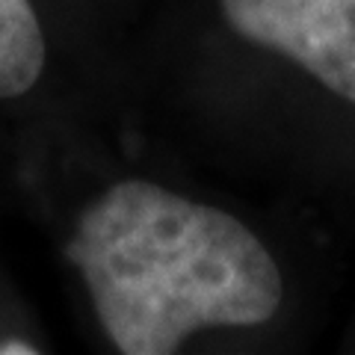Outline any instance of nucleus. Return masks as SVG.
I'll use <instances>...</instances> for the list:
<instances>
[{
	"mask_svg": "<svg viewBox=\"0 0 355 355\" xmlns=\"http://www.w3.org/2000/svg\"><path fill=\"white\" fill-rule=\"evenodd\" d=\"M92 116L6 133L12 205L36 225L110 349L172 355L279 314L282 266L237 214L146 172L101 169Z\"/></svg>",
	"mask_w": 355,
	"mask_h": 355,
	"instance_id": "obj_1",
	"label": "nucleus"
},
{
	"mask_svg": "<svg viewBox=\"0 0 355 355\" xmlns=\"http://www.w3.org/2000/svg\"><path fill=\"white\" fill-rule=\"evenodd\" d=\"M83 0H0V133L92 116Z\"/></svg>",
	"mask_w": 355,
	"mask_h": 355,
	"instance_id": "obj_2",
	"label": "nucleus"
},
{
	"mask_svg": "<svg viewBox=\"0 0 355 355\" xmlns=\"http://www.w3.org/2000/svg\"><path fill=\"white\" fill-rule=\"evenodd\" d=\"M240 44L275 51L355 104V0H210Z\"/></svg>",
	"mask_w": 355,
	"mask_h": 355,
	"instance_id": "obj_3",
	"label": "nucleus"
},
{
	"mask_svg": "<svg viewBox=\"0 0 355 355\" xmlns=\"http://www.w3.org/2000/svg\"><path fill=\"white\" fill-rule=\"evenodd\" d=\"M53 343L33 299L0 261V355H42Z\"/></svg>",
	"mask_w": 355,
	"mask_h": 355,
	"instance_id": "obj_4",
	"label": "nucleus"
},
{
	"mask_svg": "<svg viewBox=\"0 0 355 355\" xmlns=\"http://www.w3.org/2000/svg\"><path fill=\"white\" fill-rule=\"evenodd\" d=\"M12 205V184H9V151H6V137L0 133V214Z\"/></svg>",
	"mask_w": 355,
	"mask_h": 355,
	"instance_id": "obj_5",
	"label": "nucleus"
}]
</instances>
